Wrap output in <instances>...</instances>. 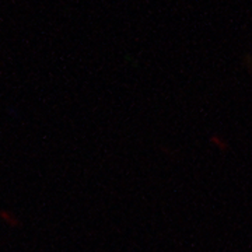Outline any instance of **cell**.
I'll use <instances>...</instances> for the list:
<instances>
[{"label":"cell","instance_id":"7a4b0ae2","mask_svg":"<svg viewBox=\"0 0 252 252\" xmlns=\"http://www.w3.org/2000/svg\"><path fill=\"white\" fill-rule=\"evenodd\" d=\"M0 217H1V219H3L4 221H7V223H9L11 227H17L18 223H20L17 217L13 216V215H11L10 212H4V210H1V212H0Z\"/></svg>","mask_w":252,"mask_h":252},{"label":"cell","instance_id":"6da1fadb","mask_svg":"<svg viewBox=\"0 0 252 252\" xmlns=\"http://www.w3.org/2000/svg\"><path fill=\"white\" fill-rule=\"evenodd\" d=\"M210 143H212V146H213L215 149H217L219 152H227V150L230 149L228 142L225 140L223 136L220 135L212 136V137H210Z\"/></svg>","mask_w":252,"mask_h":252},{"label":"cell","instance_id":"3957f363","mask_svg":"<svg viewBox=\"0 0 252 252\" xmlns=\"http://www.w3.org/2000/svg\"><path fill=\"white\" fill-rule=\"evenodd\" d=\"M248 59H250V61H251V62L248 63V62H245V66H247V69H248V70H250V72L252 73V58L251 56H250V58H248Z\"/></svg>","mask_w":252,"mask_h":252}]
</instances>
